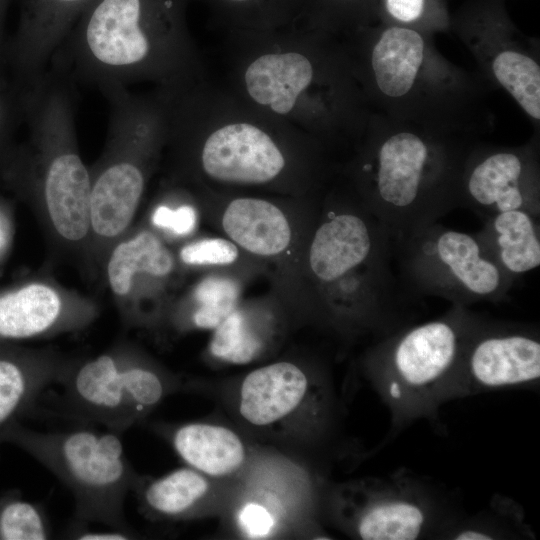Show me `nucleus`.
<instances>
[{
	"instance_id": "nucleus-20",
	"label": "nucleus",
	"mask_w": 540,
	"mask_h": 540,
	"mask_svg": "<svg viewBox=\"0 0 540 540\" xmlns=\"http://www.w3.org/2000/svg\"><path fill=\"white\" fill-rule=\"evenodd\" d=\"M305 373L289 362H278L249 373L241 385L239 410L249 423L265 426L290 414L309 389Z\"/></svg>"
},
{
	"instance_id": "nucleus-12",
	"label": "nucleus",
	"mask_w": 540,
	"mask_h": 540,
	"mask_svg": "<svg viewBox=\"0 0 540 540\" xmlns=\"http://www.w3.org/2000/svg\"><path fill=\"white\" fill-rule=\"evenodd\" d=\"M459 206L485 218L522 210L539 217L540 173L538 141L518 147L474 144L465 159Z\"/></svg>"
},
{
	"instance_id": "nucleus-1",
	"label": "nucleus",
	"mask_w": 540,
	"mask_h": 540,
	"mask_svg": "<svg viewBox=\"0 0 540 540\" xmlns=\"http://www.w3.org/2000/svg\"><path fill=\"white\" fill-rule=\"evenodd\" d=\"M24 108L29 138L1 162L3 177L31 208L51 244L86 263L91 182L77 141L72 83L48 70L25 93Z\"/></svg>"
},
{
	"instance_id": "nucleus-14",
	"label": "nucleus",
	"mask_w": 540,
	"mask_h": 540,
	"mask_svg": "<svg viewBox=\"0 0 540 540\" xmlns=\"http://www.w3.org/2000/svg\"><path fill=\"white\" fill-rule=\"evenodd\" d=\"M540 341L524 328L479 321L466 344L449 401L504 388L538 384Z\"/></svg>"
},
{
	"instance_id": "nucleus-19",
	"label": "nucleus",
	"mask_w": 540,
	"mask_h": 540,
	"mask_svg": "<svg viewBox=\"0 0 540 540\" xmlns=\"http://www.w3.org/2000/svg\"><path fill=\"white\" fill-rule=\"evenodd\" d=\"M68 358L54 348L0 343V433L56 384Z\"/></svg>"
},
{
	"instance_id": "nucleus-13",
	"label": "nucleus",
	"mask_w": 540,
	"mask_h": 540,
	"mask_svg": "<svg viewBox=\"0 0 540 540\" xmlns=\"http://www.w3.org/2000/svg\"><path fill=\"white\" fill-rule=\"evenodd\" d=\"M99 314L91 297L53 277H29L0 288V343L21 344L82 331Z\"/></svg>"
},
{
	"instance_id": "nucleus-6",
	"label": "nucleus",
	"mask_w": 540,
	"mask_h": 540,
	"mask_svg": "<svg viewBox=\"0 0 540 540\" xmlns=\"http://www.w3.org/2000/svg\"><path fill=\"white\" fill-rule=\"evenodd\" d=\"M109 103L104 147L90 170V235L86 264L100 269L111 246L133 226L163 117L122 86L100 90Z\"/></svg>"
},
{
	"instance_id": "nucleus-25",
	"label": "nucleus",
	"mask_w": 540,
	"mask_h": 540,
	"mask_svg": "<svg viewBox=\"0 0 540 540\" xmlns=\"http://www.w3.org/2000/svg\"><path fill=\"white\" fill-rule=\"evenodd\" d=\"M209 488L206 478L194 468H179L160 478L137 479L134 490L147 514L179 518L191 513Z\"/></svg>"
},
{
	"instance_id": "nucleus-26",
	"label": "nucleus",
	"mask_w": 540,
	"mask_h": 540,
	"mask_svg": "<svg viewBox=\"0 0 540 540\" xmlns=\"http://www.w3.org/2000/svg\"><path fill=\"white\" fill-rule=\"evenodd\" d=\"M51 537V524L42 504L24 499L19 490L0 493V540Z\"/></svg>"
},
{
	"instance_id": "nucleus-23",
	"label": "nucleus",
	"mask_w": 540,
	"mask_h": 540,
	"mask_svg": "<svg viewBox=\"0 0 540 540\" xmlns=\"http://www.w3.org/2000/svg\"><path fill=\"white\" fill-rule=\"evenodd\" d=\"M222 226L236 244L260 256L280 254L291 241V228L284 213L261 199L239 198L230 202Z\"/></svg>"
},
{
	"instance_id": "nucleus-9",
	"label": "nucleus",
	"mask_w": 540,
	"mask_h": 540,
	"mask_svg": "<svg viewBox=\"0 0 540 540\" xmlns=\"http://www.w3.org/2000/svg\"><path fill=\"white\" fill-rule=\"evenodd\" d=\"M395 244L407 283L453 305L497 301L512 286L513 277L487 254L477 235L434 223Z\"/></svg>"
},
{
	"instance_id": "nucleus-31",
	"label": "nucleus",
	"mask_w": 540,
	"mask_h": 540,
	"mask_svg": "<svg viewBox=\"0 0 540 540\" xmlns=\"http://www.w3.org/2000/svg\"><path fill=\"white\" fill-rule=\"evenodd\" d=\"M151 224L174 236H187L191 234L197 224L196 210L190 205L172 207L168 204H159L150 216Z\"/></svg>"
},
{
	"instance_id": "nucleus-22",
	"label": "nucleus",
	"mask_w": 540,
	"mask_h": 540,
	"mask_svg": "<svg viewBox=\"0 0 540 540\" xmlns=\"http://www.w3.org/2000/svg\"><path fill=\"white\" fill-rule=\"evenodd\" d=\"M487 254L513 278L540 265V236L536 217L514 210L486 218L477 234Z\"/></svg>"
},
{
	"instance_id": "nucleus-7",
	"label": "nucleus",
	"mask_w": 540,
	"mask_h": 540,
	"mask_svg": "<svg viewBox=\"0 0 540 540\" xmlns=\"http://www.w3.org/2000/svg\"><path fill=\"white\" fill-rule=\"evenodd\" d=\"M23 450L72 493V526L91 523L130 530L125 500L138 475L125 453L121 434L86 426L68 430L38 431L15 421L0 433V444Z\"/></svg>"
},
{
	"instance_id": "nucleus-21",
	"label": "nucleus",
	"mask_w": 540,
	"mask_h": 540,
	"mask_svg": "<svg viewBox=\"0 0 540 540\" xmlns=\"http://www.w3.org/2000/svg\"><path fill=\"white\" fill-rule=\"evenodd\" d=\"M244 78L248 94L256 103L286 115L312 83L314 67L298 52L270 53L255 59Z\"/></svg>"
},
{
	"instance_id": "nucleus-36",
	"label": "nucleus",
	"mask_w": 540,
	"mask_h": 540,
	"mask_svg": "<svg viewBox=\"0 0 540 540\" xmlns=\"http://www.w3.org/2000/svg\"><path fill=\"white\" fill-rule=\"evenodd\" d=\"M8 120V107L5 96L0 91V164L9 151L4 148L6 127Z\"/></svg>"
},
{
	"instance_id": "nucleus-30",
	"label": "nucleus",
	"mask_w": 540,
	"mask_h": 540,
	"mask_svg": "<svg viewBox=\"0 0 540 540\" xmlns=\"http://www.w3.org/2000/svg\"><path fill=\"white\" fill-rule=\"evenodd\" d=\"M237 257L236 245L222 238L191 242L179 251L181 262L189 266L228 265L233 263Z\"/></svg>"
},
{
	"instance_id": "nucleus-34",
	"label": "nucleus",
	"mask_w": 540,
	"mask_h": 540,
	"mask_svg": "<svg viewBox=\"0 0 540 540\" xmlns=\"http://www.w3.org/2000/svg\"><path fill=\"white\" fill-rule=\"evenodd\" d=\"M14 232V213L11 205L0 198V270L11 250Z\"/></svg>"
},
{
	"instance_id": "nucleus-2",
	"label": "nucleus",
	"mask_w": 540,
	"mask_h": 540,
	"mask_svg": "<svg viewBox=\"0 0 540 540\" xmlns=\"http://www.w3.org/2000/svg\"><path fill=\"white\" fill-rule=\"evenodd\" d=\"M470 129L381 115L373 122L362 168L367 207L395 241L459 206Z\"/></svg>"
},
{
	"instance_id": "nucleus-37",
	"label": "nucleus",
	"mask_w": 540,
	"mask_h": 540,
	"mask_svg": "<svg viewBox=\"0 0 540 540\" xmlns=\"http://www.w3.org/2000/svg\"><path fill=\"white\" fill-rule=\"evenodd\" d=\"M228 1L235 2V3H244V2H247L249 0H228Z\"/></svg>"
},
{
	"instance_id": "nucleus-3",
	"label": "nucleus",
	"mask_w": 540,
	"mask_h": 540,
	"mask_svg": "<svg viewBox=\"0 0 540 540\" xmlns=\"http://www.w3.org/2000/svg\"><path fill=\"white\" fill-rule=\"evenodd\" d=\"M176 0H92L55 52L52 71L71 83L122 86L179 64Z\"/></svg>"
},
{
	"instance_id": "nucleus-35",
	"label": "nucleus",
	"mask_w": 540,
	"mask_h": 540,
	"mask_svg": "<svg viewBox=\"0 0 540 540\" xmlns=\"http://www.w3.org/2000/svg\"><path fill=\"white\" fill-rule=\"evenodd\" d=\"M67 538L77 540H125L134 538L131 530L107 528L103 530H92L89 526H69L66 533Z\"/></svg>"
},
{
	"instance_id": "nucleus-4",
	"label": "nucleus",
	"mask_w": 540,
	"mask_h": 540,
	"mask_svg": "<svg viewBox=\"0 0 540 540\" xmlns=\"http://www.w3.org/2000/svg\"><path fill=\"white\" fill-rule=\"evenodd\" d=\"M367 36L364 76L383 115L471 127L479 83L441 56L432 33L378 21Z\"/></svg>"
},
{
	"instance_id": "nucleus-28",
	"label": "nucleus",
	"mask_w": 540,
	"mask_h": 540,
	"mask_svg": "<svg viewBox=\"0 0 540 540\" xmlns=\"http://www.w3.org/2000/svg\"><path fill=\"white\" fill-rule=\"evenodd\" d=\"M239 290L230 279L210 277L201 281L193 292L196 304L191 323L201 329H215L237 305Z\"/></svg>"
},
{
	"instance_id": "nucleus-18",
	"label": "nucleus",
	"mask_w": 540,
	"mask_h": 540,
	"mask_svg": "<svg viewBox=\"0 0 540 540\" xmlns=\"http://www.w3.org/2000/svg\"><path fill=\"white\" fill-rule=\"evenodd\" d=\"M92 0H26L12 56L29 91L47 67L77 19Z\"/></svg>"
},
{
	"instance_id": "nucleus-16",
	"label": "nucleus",
	"mask_w": 540,
	"mask_h": 540,
	"mask_svg": "<svg viewBox=\"0 0 540 540\" xmlns=\"http://www.w3.org/2000/svg\"><path fill=\"white\" fill-rule=\"evenodd\" d=\"M395 255V240L376 216L340 212L315 231L309 266L318 281L334 285L361 269L391 266Z\"/></svg>"
},
{
	"instance_id": "nucleus-17",
	"label": "nucleus",
	"mask_w": 540,
	"mask_h": 540,
	"mask_svg": "<svg viewBox=\"0 0 540 540\" xmlns=\"http://www.w3.org/2000/svg\"><path fill=\"white\" fill-rule=\"evenodd\" d=\"M201 165L211 178L237 184H262L273 180L285 159L270 136L249 123L225 125L205 140Z\"/></svg>"
},
{
	"instance_id": "nucleus-8",
	"label": "nucleus",
	"mask_w": 540,
	"mask_h": 540,
	"mask_svg": "<svg viewBox=\"0 0 540 540\" xmlns=\"http://www.w3.org/2000/svg\"><path fill=\"white\" fill-rule=\"evenodd\" d=\"M56 384L62 388L61 413L119 434L140 422L167 392L164 376L126 340L92 357L68 359Z\"/></svg>"
},
{
	"instance_id": "nucleus-24",
	"label": "nucleus",
	"mask_w": 540,
	"mask_h": 540,
	"mask_svg": "<svg viewBox=\"0 0 540 540\" xmlns=\"http://www.w3.org/2000/svg\"><path fill=\"white\" fill-rule=\"evenodd\" d=\"M170 439L184 462L210 476L234 472L245 458L241 439L223 426L187 423L173 430Z\"/></svg>"
},
{
	"instance_id": "nucleus-10",
	"label": "nucleus",
	"mask_w": 540,
	"mask_h": 540,
	"mask_svg": "<svg viewBox=\"0 0 540 540\" xmlns=\"http://www.w3.org/2000/svg\"><path fill=\"white\" fill-rule=\"evenodd\" d=\"M450 27L469 48L487 79L503 88L534 122L540 120V59L511 21L504 0H468Z\"/></svg>"
},
{
	"instance_id": "nucleus-33",
	"label": "nucleus",
	"mask_w": 540,
	"mask_h": 540,
	"mask_svg": "<svg viewBox=\"0 0 540 540\" xmlns=\"http://www.w3.org/2000/svg\"><path fill=\"white\" fill-rule=\"evenodd\" d=\"M333 13L368 25L377 21V0H323Z\"/></svg>"
},
{
	"instance_id": "nucleus-15",
	"label": "nucleus",
	"mask_w": 540,
	"mask_h": 540,
	"mask_svg": "<svg viewBox=\"0 0 540 540\" xmlns=\"http://www.w3.org/2000/svg\"><path fill=\"white\" fill-rule=\"evenodd\" d=\"M174 269L173 253L150 229L132 226L111 246L100 270L125 327L151 321L150 295L155 284L166 280Z\"/></svg>"
},
{
	"instance_id": "nucleus-5",
	"label": "nucleus",
	"mask_w": 540,
	"mask_h": 540,
	"mask_svg": "<svg viewBox=\"0 0 540 540\" xmlns=\"http://www.w3.org/2000/svg\"><path fill=\"white\" fill-rule=\"evenodd\" d=\"M480 319L453 305L444 316L383 336L370 358V376L394 432L437 416L449 401L466 344Z\"/></svg>"
},
{
	"instance_id": "nucleus-11",
	"label": "nucleus",
	"mask_w": 540,
	"mask_h": 540,
	"mask_svg": "<svg viewBox=\"0 0 540 540\" xmlns=\"http://www.w3.org/2000/svg\"><path fill=\"white\" fill-rule=\"evenodd\" d=\"M348 496L346 517L364 540L441 538L458 517L446 494L407 472L367 479Z\"/></svg>"
},
{
	"instance_id": "nucleus-32",
	"label": "nucleus",
	"mask_w": 540,
	"mask_h": 540,
	"mask_svg": "<svg viewBox=\"0 0 540 540\" xmlns=\"http://www.w3.org/2000/svg\"><path fill=\"white\" fill-rule=\"evenodd\" d=\"M241 528L252 538H263L270 534L274 526L272 514L257 503L246 504L239 512Z\"/></svg>"
},
{
	"instance_id": "nucleus-27",
	"label": "nucleus",
	"mask_w": 540,
	"mask_h": 540,
	"mask_svg": "<svg viewBox=\"0 0 540 540\" xmlns=\"http://www.w3.org/2000/svg\"><path fill=\"white\" fill-rule=\"evenodd\" d=\"M376 16L432 34L450 27L447 0H377Z\"/></svg>"
},
{
	"instance_id": "nucleus-29",
	"label": "nucleus",
	"mask_w": 540,
	"mask_h": 540,
	"mask_svg": "<svg viewBox=\"0 0 540 540\" xmlns=\"http://www.w3.org/2000/svg\"><path fill=\"white\" fill-rule=\"evenodd\" d=\"M260 350V340L237 309L215 328L210 342V352L216 358L232 364L249 363Z\"/></svg>"
}]
</instances>
